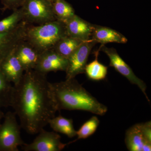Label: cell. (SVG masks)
Listing matches in <instances>:
<instances>
[{
	"label": "cell",
	"instance_id": "11",
	"mask_svg": "<svg viewBox=\"0 0 151 151\" xmlns=\"http://www.w3.org/2000/svg\"><path fill=\"white\" fill-rule=\"evenodd\" d=\"M68 59L60 55L53 49L44 52L35 70L47 74L52 71H65L68 66Z\"/></svg>",
	"mask_w": 151,
	"mask_h": 151
},
{
	"label": "cell",
	"instance_id": "16",
	"mask_svg": "<svg viewBox=\"0 0 151 151\" xmlns=\"http://www.w3.org/2000/svg\"><path fill=\"white\" fill-rule=\"evenodd\" d=\"M48 124L55 132L64 134L70 138L76 136V131L73 127L72 119H67L60 115L50 119Z\"/></svg>",
	"mask_w": 151,
	"mask_h": 151
},
{
	"label": "cell",
	"instance_id": "15",
	"mask_svg": "<svg viewBox=\"0 0 151 151\" xmlns=\"http://www.w3.org/2000/svg\"><path fill=\"white\" fill-rule=\"evenodd\" d=\"M92 36L96 42L104 44L109 42L126 43L128 40L122 34L109 28L94 27Z\"/></svg>",
	"mask_w": 151,
	"mask_h": 151
},
{
	"label": "cell",
	"instance_id": "10",
	"mask_svg": "<svg viewBox=\"0 0 151 151\" xmlns=\"http://www.w3.org/2000/svg\"><path fill=\"white\" fill-rule=\"evenodd\" d=\"M29 24L23 21L12 30L0 33V62L14 49L20 42L25 40L26 32Z\"/></svg>",
	"mask_w": 151,
	"mask_h": 151
},
{
	"label": "cell",
	"instance_id": "21",
	"mask_svg": "<svg viewBox=\"0 0 151 151\" xmlns=\"http://www.w3.org/2000/svg\"><path fill=\"white\" fill-rule=\"evenodd\" d=\"M13 91V86L0 69V108L11 107Z\"/></svg>",
	"mask_w": 151,
	"mask_h": 151
},
{
	"label": "cell",
	"instance_id": "7",
	"mask_svg": "<svg viewBox=\"0 0 151 151\" xmlns=\"http://www.w3.org/2000/svg\"><path fill=\"white\" fill-rule=\"evenodd\" d=\"M96 42L93 39L84 41L67 58L66 79L75 78L78 74L84 73L88 57Z\"/></svg>",
	"mask_w": 151,
	"mask_h": 151
},
{
	"label": "cell",
	"instance_id": "23",
	"mask_svg": "<svg viewBox=\"0 0 151 151\" xmlns=\"http://www.w3.org/2000/svg\"><path fill=\"white\" fill-rule=\"evenodd\" d=\"M4 9L14 10L20 8L25 0H1Z\"/></svg>",
	"mask_w": 151,
	"mask_h": 151
},
{
	"label": "cell",
	"instance_id": "12",
	"mask_svg": "<svg viewBox=\"0 0 151 151\" xmlns=\"http://www.w3.org/2000/svg\"><path fill=\"white\" fill-rule=\"evenodd\" d=\"M14 51L24 71L35 69L42 53L25 40L20 42Z\"/></svg>",
	"mask_w": 151,
	"mask_h": 151
},
{
	"label": "cell",
	"instance_id": "14",
	"mask_svg": "<svg viewBox=\"0 0 151 151\" xmlns=\"http://www.w3.org/2000/svg\"><path fill=\"white\" fill-rule=\"evenodd\" d=\"M65 24L68 35L82 41L90 39L94 27L76 14Z\"/></svg>",
	"mask_w": 151,
	"mask_h": 151
},
{
	"label": "cell",
	"instance_id": "5",
	"mask_svg": "<svg viewBox=\"0 0 151 151\" xmlns=\"http://www.w3.org/2000/svg\"><path fill=\"white\" fill-rule=\"evenodd\" d=\"M3 124H0V151H19L25 144L21 136V127L17 122L16 114L7 112Z\"/></svg>",
	"mask_w": 151,
	"mask_h": 151
},
{
	"label": "cell",
	"instance_id": "8",
	"mask_svg": "<svg viewBox=\"0 0 151 151\" xmlns=\"http://www.w3.org/2000/svg\"><path fill=\"white\" fill-rule=\"evenodd\" d=\"M32 142L22 146L24 151H60L63 150L67 144L61 142L60 136L56 132H47L43 129Z\"/></svg>",
	"mask_w": 151,
	"mask_h": 151
},
{
	"label": "cell",
	"instance_id": "13",
	"mask_svg": "<svg viewBox=\"0 0 151 151\" xmlns=\"http://www.w3.org/2000/svg\"><path fill=\"white\" fill-rule=\"evenodd\" d=\"M0 69L7 80L14 85L20 81L24 70L16 55L14 49L0 62Z\"/></svg>",
	"mask_w": 151,
	"mask_h": 151
},
{
	"label": "cell",
	"instance_id": "19",
	"mask_svg": "<svg viewBox=\"0 0 151 151\" xmlns=\"http://www.w3.org/2000/svg\"><path fill=\"white\" fill-rule=\"evenodd\" d=\"M52 7L56 20L64 24L75 15L73 7L65 0H56L52 2Z\"/></svg>",
	"mask_w": 151,
	"mask_h": 151
},
{
	"label": "cell",
	"instance_id": "18",
	"mask_svg": "<svg viewBox=\"0 0 151 151\" xmlns=\"http://www.w3.org/2000/svg\"><path fill=\"white\" fill-rule=\"evenodd\" d=\"M99 51L95 52V59L89 64H86L84 73L88 78L94 81H100L105 79L108 72V67L98 60Z\"/></svg>",
	"mask_w": 151,
	"mask_h": 151
},
{
	"label": "cell",
	"instance_id": "9",
	"mask_svg": "<svg viewBox=\"0 0 151 151\" xmlns=\"http://www.w3.org/2000/svg\"><path fill=\"white\" fill-rule=\"evenodd\" d=\"M102 50L108 55L110 60V66L114 68L119 73L122 74L132 84L138 86L143 92L146 99L150 102L147 93V86L144 81L138 78L133 72L131 67L124 61L115 49L108 48L102 45Z\"/></svg>",
	"mask_w": 151,
	"mask_h": 151
},
{
	"label": "cell",
	"instance_id": "3",
	"mask_svg": "<svg viewBox=\"0 0 151 151\" xmlns=\"http://www.w3.org/2000/svg\"><path fill=\"white\" fill-rule=\"evenodd\" d=\"M67 35L65 24L55 20L38 25L29 24L25 40L42 53L52 49L60 40Z\"/></svg>",
	"mask_w": 151,
	"mask_h": 151
},
{
	"label": "cell",
	"instance_id": "22",
	"mask_svg": "<svg viewBox=\"0 0 151 151\" xmlns=\"http://www.w3.org/2000/svg\"><path fill=\"white\" fill-rule=\"evenodd\" d=\"M100 124V121L97 116H93L84 123L78 131H76L77 139L67 143V145L81 139H86L93 134L97 130Z\"/></svg>",
	"mask_w": 151,
	"mask_h": 151
},
{
	"label": "cell",
	"instance_id": "2",
	"mask_svg": "<svg viewBox=\"0 0 151 151\" xmlns=\"http://www.w3.org/2000/svg\"><path fill=\"white\" fill-rule=\"evenodd\" d=\"M50 86L58 111L78 110L101 116L108 111L107 106L99 102L75 78L50 83Z\"/></svg>",
	"mask_w": 151,
	"mask_h": 151
},
{
	"label": "cell",
	"instance_id": "1",
	"mask_svg": "<svg viewBox=\"0 0 151 151\" xmlns=\"http://www.w3.org/2000/svg\"><path fill=\"white\" fill-rule=\"evenodd\" d=\"M13 86L11 107L18 116L20 127L28 134H38L58 111L47 74L35 70L24 71Z\"/></svg>",
	"mask_w": 151,
	"mask_h": 151
},
{
	"label": "cell",
	"instance_id": "4",
	"mask_svg": "<svg viewBox=\"0 0 151 151\" xmlns=\"http://www.w3.org/2000/svg\"><path fill=\"white\" fill-rule=\"evenodd\" d=\"M20 8L23 21L29 24H42L56 20L50 0H25Z\"/></svg>",
	"mask_w": 151,
	"mask_h": 151
},
{
	"label": "cell",
	"instance_id": "6",
	"mask_svg": "<svg viewBox=\"0 0 151 151\" xmlns=\"http://www.w3.org/2000/svg\"><path fill=\"white\" fill-rule=\"evenodd\" d=\"M125 142L129 151H151V121L130 127L126 132Z\"/></svg>",
	"mask_w": 151,
	"mask_h": 151
},
{
	"label": "cell",
	"instance_id": "17",
	"mask_svg": "<svg viewBox=\"0 0 151 151\" xmlns=\"http://www.w3.org/2000/svg\"><path fill=\"white\" fill-rule=\"evenodd\" d=\"M84 41L67 35L60 40L52 49L67 59Z\"/></svg>",
	"mask_w": 151,
	"mask_h": 151
},
{
	"label": "cell",
	"instance_id": "20",
	"mask_svg": "<svg viewBox=\"0 0 151 151\" xmlns=\"http://www.w3.org/2000/svg\"><path fill=\"white\" fill-rule=\"evenodd\" d=\"M21 8L13 10L10 15L0 21V33L8 32L15 29L23 21Z\"/></svg>",
	"mask_w": 151,
	"mask_h": 151
},
{
	"label": "cell",
	"instance_id": "25",
	"mask_svg": "<svg viewBox=\"0 0 151 151\" xmlns=\"http://www.w3.org/2000/svg\"><path fill=\"white\" fill-rule=\"evenodd\" d=\"M50 1H51L52 2H54L55 1H56V0H50Z\"/></svg>",
	"mask_w": 151,
	"mask_h": 151
},
{
	"label": "cell",
	"instance_id": "24",
	"mask_svg": "<svg viewBox=\"0 0 151 151\" xmlns=\"http://www.w3.org/2000/svg\"><path fill=\"white\" fill-rule=\"evenodd\" d=\"M4 116L5 115L4 113H3L1 110L0 109V124H1V119H2L3 118H4Z\"/></svg>",
	"mask_w": 151,
	"mask_h": 151
}]
</instances>
